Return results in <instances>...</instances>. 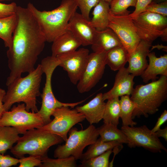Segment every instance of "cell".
Segmentation results:
<instances>
[{
  "label": "cell",
  "instance_id": "cell-13",
  "mask_svg": "<svg viewBox=\"0 0 167 167\" xmlns=\"http://www.w3.org/2000/svg\"><path fill=\"white\" fill-rule=\"evenodd\" d=\"M121 130L126 136L128 141V147H142L153 152H167L166 148L160 140L146 125L138 127L122 126Z\"/></svg>",
  "mask_w": 167,
  "mask_h": 167
},
{
  "label": "cell",
  "instance_id": "cell-22",
  "mask_svg": "<svg viewBox=\"0 0 167 167\" xmlns=\"http://www.w3.org/2000/svg\"><path fill=\"white\" fill-rule=\"evenodd\" d=\"M92 17L90 22L97 31H102L108 28L109 22L110 3L100 0L94 7Z\"/></svg>",
  "mask_w": 167,
  "mask_h": 167
},
{
  "label": "cell",
  "instance_id": "cell-37",
  "mask_svg": "<svg viewBox=\"0 0 167 167\" xmlns=\"http://www.w3.org/2000/svg\"><path fill=\"white\" fill-rule=\"evenodd\" d=\"M17 6L15 2L8 4L0 2V18L8 17L15 14Z\"/></svg>",
  "mask_w": 167,
  "mask_h": 167
},
{
  "label": "cell",
  "instance_id": "cell-26",
  "mask_svg": "<svg viewBox=\"0 0 167 167\" xmlns=\"http://www.w3.org/2000/svg\"><path fill=\"white\" fill-rule=\"evenodd\" d=\"M17 22L16 13L10 16L0 18V38L8 48L12 43L13 35Z\"/></svg>",
  "mask_w": 167,
  "mask_h": 167
},
{
  "label": "cell",
  "instance_id": "cell-35",
  "mask_svg": "<svg viewBox=\"0 0 167 167\" xmlns=\"http://www.w3.org/2000/svg\"><path fill=\"white\" fill-rule=\"evenodd\" d=\"M19 167H40L42 163L41 158L32 155L27 157L24 156L19 158Z\"/></svg>",
  "mask_w": 167,
  "mask_h": 167
},
{
  "label": "cell",
  "instance_id": "cell-28",
  "mask_svg": "<svg viewBox=\"0 0 167 167\" xmlns=\"http://www.w3.org/2000/svg\"><path fill=\"white\" fill-rule=\"evenodd\" d=\"M120 118L119 97H114L108 99L106 103L102 118L104 124H112L117 126L119 124Z\"/></svg>",
  "mask_w": 167,
  "mask_h": 167
},
{
  "label": "cell",
  "instance_id": "cell-32",
  "mask_svg": "<svg viewBox=\"0 0 167 167\" xmlns=\"http://www.w3.org/2000/svg\"><path fill=\"white\" fill-rule=\"evenodd\" d=\"M76 160L72 156L64 158L53 159L48 156L42 159L40 167H75L77 165Z\"/></svg>",
  "mask_w": 167,
  "mask_h": 167
},
{
  "label": "cell",
  "instance_id": "cell-8",
  "mask_svg": "<svg viewBox=\"0 0 167 167\" xmlns=\"http://www.w3.org/2000/svg\"><path fill=\"white\" fill-rule=\"evenodd\" d=\"M131 18L141 40L152 43L161 37L163 41H167V17L145 11Z\"/></svg>",
  "mask_w": 167,
  "mask_h": 167
},
{
  "label": "cell",
  "instance_id": "cell-19",
  "mask_svg": "<svg viewBox=\"0 0 167 167\" xmlns=\"http://www.w3.org/2000/svg\"><path fill=\"white\" fill-rule=\"evenodd\" d=\"M149 63L140 75L143 82L147 84L150 80L154 81L158 75L167 76V54L157 57L154 52H149L148 55Z\"/></svg>",
  "mask_w": 167,
  "mask_h": 167
},
{
  "label": "cell",
  "instance_id": "cell-30",
  "mask_svg": "<svg viewBox=\"0 0 167 167\" xmlns=\"http://www.w3.org/2000/svg\"><path fill=\"white\" fill-rule=\"evenodd\" d=\"M137 0H112L110 2V13L114 15L129 14L127 9L135 7Z\"/></svg>",
  "mask_w": 167,
  "mask_h": 167
},
{
  "label": "cell",
  "instance_id": "cell-17",
  "mask_svg": "<svg viewBox=\"0 0 167 167\" xmlns=\"http://www.w3.org/2000/svg\"><path fill=\"white\" fill-rule=\"evenodd\" d=\"M151 43L141 40L133 51L129 55L127 68L129 72L135 76H140L148 65L147 57Z\"/></svg>",
  "mask_w": 167,
  "mask_h": 167
},
{
  "label": "cell",
  "instance_id": "cell-18",
  "mask_svg": "<svg viewBox=\"0 0 167 167\" xmlns=\"http://www.w3.org/2000/svg\"><path fill=\"white\" fill-rule=\"evenodd\" d=\"M105 104L103 99V93H100L86 104L76 107L75 109L92 125L97 123L102 119Z\"/></svg>",
  "mask_w": 167,
  "mask_h": 167
},
{
  "label": "cell",
  "instance_id": "cell-16",
  "mask_svg": "<svg viewBox=\"0 0 167 167\" xmlns=\"http://www.w3.org/2000/svg\"><path fill=\"white\" fill-rule=\"evenodd\" d=\"M116 75L115 81L112 88L103 94L104 101L114 97L131 95L134 89L135 76L124 67L119 70Z\"/></svg>",
  "mask_w": 167,
  "mask_h": 167
},
{
  "label": "cell",
  "instance_id": "cell-12",
  "mask_svg": "<svg viewBox=\"0 0 167 167\" xmlns=\"http://www.w3.org/2000/svg\"><path fill=\"white\" fill-rule=\"evenodd\" d=\"M108 28L116 34L129 55L141 41L129 14L114 15L110 13Z\"/></svg>",
  "mask_w": 167,
  "mask_h": 167
},
{
  "label": "cell",
  "instance_id": "cell-14",
  "mask_svg": "<svg viewBox=\"0 0 167 167\" xmlns=\"http://www.w3.org/2000/svg\"><path fill=\"white\" fill-rule=\"evenodd\" d=\"M89 52L88 49L82 48L56 56L60 61L59 66L67 72L71 82L74 84L78 83L82 74Z\"/></svg>",
  "mask_w": 167,
  "mask_h": 167
},
{
  "label": "cell",
  "instance_id": "cell-20",
  "mask_svg": "<svg viewBox=\"0 0 167 167\" xmlns=\"http://www.w3.org/2000/svg\"><path fill=\"white\" fill-rule=\"evenodd\" d=\"M52 43V55L55 57L75 50L82 45L79 40L68 29L57 37Z\"/></svg>",
  "mask_w": 167,
  "mask_h": 167
},
{
  "label": "cell",
  "instance_id": "cell-10",
  "mask_svg": "<svg viewBox=\"0 0 167 167\" xmlns=\"http://www.w3.org/2000/svg\"><path fill=\"white\" fill-rule=\"evenodd\" d=\"M54 119L39 128L61 137L66 141L69 131L75 124L85 119L84 115L75 109L62 106L56 109L52 115Z\"/></svg>",
  "mask_w": 167,
  "mask_h": 167
},
{
  "label": "cell",
  "instance_id": "cell-36",
  "mask_svg": "<svg viewBox=\"0 0 167 167\" xmlns=\"http://www.w3.org/2000/svg\"><path fill=\"white\" fill-rule=\"evenodd\" d=\"M167 0H137L135 9L129 15L131 18L136 16L140 13L145 11L146 6L152 2L155 3H160Z\"/></svg>",
  "mask_w": 167,
  "mask_h": 167
},
{
  "label": "cell",
  "instance_id": "cell-4",
  "mask_svg": "<svg viewBox=\"0 0 167 167\" xmlns=\"http://www.w3.org/2000/svg\"><path fill=\"white\" fill-rule=\"evenodd\" d=\"M131 100L135 107L132 114L136 117H145L155 114L167 99V76L161 75L158 80L145 85H138L134 88Z\"/></svg>",
  "mask_w": 167,
  "mask_h": 167
},
{
  "label": "cell",
  "instance_id": "cell-2",
  "mask_svg": "<svg viewBox=\"0 0 167 167\" xmlns=\"http://www.w3.org/2000/svg\"><path fill=\"white\" fill-rule=\"evenodd\" d=\"M43 73L39 64L28 75L16 78L7 86V90L2 101L5 110L8 111L15 103L23 102L27 111L38 112L36 99L41 94L40 88Z\"/></svg>",
  "mask_w": 167,
  "mask_h": 167
},
{
  "label": "cell",
  "instance_id": "cell-7",
  "mask_svg": "<svg viewBox=\"0 0 167 167\" xmlns=\"http://www.w3.org/2000/svg\"><path fill=\"white\" fill-rule=\"evenodd\" d=\"M68 133L69 137L65 143L59 145L55 150V158L72 156L76 160L80 159L84 148L94 143L99 136L97 128L92 124L84 130L79 131L76 128L72 127Z\"/></svg>",
  "mask_w": 167,
  "mask_h": 167
},
{
  "label": "cell",
  "instance_id": "cell-42",
  "mask_svg": "<svg viewBox=\"0 0 167 167\" xmlns=\"http://www.w3.org/2000/svg\"><path fill=\"white\" fill-rule=\"evenodd\" d=\"M104 1H105L109 3H110V2L112 0H103Z\"/></svg>",
  "mask_w": 167,
  "mask_h": 167
},
{
  "label": "cell",
  "instance_id": "cell-1",
  "mask_svg": "<svg viewBox=\"0 0 167 167\" xmlns=\"http://www.w3.org/2000/svg\"><path fill=\"white\" fill-rule=\"evenodd\" d=\"M17 22L10 47L6 52L10 70L6 84H10L25 72L35 69L38 56L43 51L46 40L34 18L27 8L18 6Z\"/></svg>",
  "mask_w": 167,
  "mask_h": 167
},
{
  "label": "cell",
  "instance_id": "cell-39",
  "mask_svg": "<svg viewBox=\"0 0 167 167\" xmlns=\"http://www.w3.org/2000/svg\"><path fill=\"white\" fill-rule=\"evenodd\" d=\"M167 120V111L165 110L160 117L158 118L157 122L154 127L151 130L154 133L160 128L161 126Z\"/></svg>",
  "mask_w": 167,
  "mask_h": 167
},
{
  "label": "cell",
  "instance_id": "cell-27",
  "mask_svg": "<svg viewBox=\"0 0 167 167\" xmlns=\"http://www.w3.org/2000/svg\"><path fill=\"white\" fill-rule=\"evenodd\" d=\"M14 127L9 126H0V153L4 154L17 143L19 136Z\"/></svg>",
  "mask_w": 167,
  "mask_h": 167
},
{
  "label": "cell",
  "instance_id": "cell-21",
  "mask_svg": "<svg viewBox=\"0 0 167 167\" xmlns=\"http://www.w3.org/2000/svg\"><path fill=\"white\" fill-rule=\"evenodd\" d=\"M121 45H122L116 34L108 28L102 31L96 30L91 48L93 52H108Z\"/></svg>",
  "mask_w": 167,
  "mask_h": 167
},
{
  "label": "cell",
  "instance_id": "cell-23",
  "mask_svg": "<svg viewBox=\"0 0 167 167\" xmlns=\"http://www.w3.org/2000/svg\"><path fill=\"white\" fill-rule=\"evenodd\" d=\"M129 54L122 45L116 47L107 52L106 64L114 71H118L125 67L128 62Z\"/></svg>",
  "mask_w": 167,
  "mask_h": 167
},
{
  "label": "cell",
  "instance_id": "cell-9",
  "mask_svg": "<svg viewBox=\"0 0 167 167\" xmlns=\"http://www.w3.org/2000/svg\"><path fill=\"white\" fill-rule=\"evenodd\" d=\"M45 125L37 112L27 111L24 103L14 105L10 111H5L0 119V126H9L15 128L19 134L28 131L40 128Z\"/></svg>",
  "mask_w": 167,
  "mask_h": 167
},
{
  "label": "cell",
  "instance_id": "cell-6",
  "mask_svg": "<svg viewBox=\"0 0 167 167\" xmlns=\"http://www.w3.org/2000/svg\"><path fill=\"white\" fill-rule=\"evenodd\" d=\"M59 64L60 61L58 58L52 55L44 58L40 64L43 73L45 75L46 79L42 93L41 94L42 98L41 107L37 112L42 118L45 125L52 120L51 117L57 108L67 106L73 108L85 100L73 103H64L60 102L55 98L52 89L51 79L54 70L59 66Z\"/></svg>",
  "mask_w": 167,
  "mask_h": 167
},
{
  "label": "cell",
  "instance_id": "cell-5",
  "mask_svg": "<svg viewBox=\"0 0 167 167\" xmlns=\"http://www.w3.org/2000/svg\"><path fill=\"white\" fill-rule=\"evenodd\" d=\"M23 135L10 149L11 152L18 159L28 154L42 160L48 156L50 147L63 141L60 136L39 128L28 130Z\"/></svg>",
  "mask_w": 167,
  "mask_h": 167
},
{
  "label": "cell",
  "instance_id": "cell-38",
  "mask_svg": "<svg viewBox=\"0 0 167 167\" xmlns=\"http://www.w3.org/2000/svg\"><path fill=\"white\" fill-rule=\"evenodd\" d=\"M19 163V159L18 158L0 153V167H10L17 165Z\"/></svg>",
  "mask_w": 167,
  "mask_h": 167
},
{
  "label": "cell",
  "instance_id": "cell-11",
  "mask_svg": "<svg viewBox=\"0 0 167 167\" xmlns=\"http://www.w3.org/2000/svg\"><path fill=\"white\" fill-rule=\"evenodd\" d=\"M107 52H93L89 54L84 70L77 84L80 93L89 91L101 79L106 65Z\"/></svg>",
  "mask_w": 167,
  "mask_h": 167
},
{
  "label": "cell",
  "instance_id": "cell-40",
  "mask_svg": "<svg viewBox=\"0 0 167 167\" xmlns=\"http://www.w3.org/2000/svg\"><path fill=\"white\" fill-rule=\"evenodd\" d=\"M6 92L4 90L0 88V119L4 112L5 111L4 108L2 101Z\"/></svg>",
  "mask_w": 167,
  "mask_h": 167
},
{
  "label": "cell",
  "instance_id": "cell-33",
  "mask_svg": "<svg viewBox=\"0 0 167 167\" xmlns=\"http://www.w3.org/2000/svg\"><path fill=\"white\" fill-rule=\"evenodd\" d=\"M100 0H75L78 7L80 10L81 14L87 20L90 21V13L91 10L94 7Z\"/></svg>",
  "mask_w": 167,
  "mask_h": 167
},
{
  "label": "cell",
  "instance_id": "cell-31",
  "mask_svg": "<svg viewBox=\"0 0 167 167\" xmlns=\"http://www.w3.org/2000/svg\"><path fill=\"white\" fill-rule=\"evenodd\" d=\"M112 149L109 150L102 154L87 160L81 161V167H109V159L113 152Z\"/></svg>",
  "mask_w": 167,
  "mask_h": 167
},
{
  "label": "cell",
  "instance_id": "cell-43",
  "mask_svg": "<svg viewBox=\"0 0 167 167\" xmlns=\"http://www.w3.org/2000/svg\"><path fill=\"white\" fill-rule=\"evenodd\" d=\"M12 0H0V1H12Z\"/></svg>",
  "mask_w": 167,
  "mask_h": 167
},
{
  "label": "cell",
  "instance_id": "cell-3",
  "mask_svg": "<svg viewBox=\"0 0 167 167\" xmlns=\"http://www.w3.org/2000/svg\"><path fill=\"white\" fill-rule=\"evenodd\" d=\"M78 6L75 0H62L60 6L51 11H41L29 3L27 8L37 22L46 42H52L67 29L68 23Z\"/></svg>",
  "mask_w": 167,
  "mask_h": 167
},
{
  "label": "cell",
  "instance_id": "cell-34",
  "mask_svg": "<svg viewBox=\"0 0 167 167\" xmlns=\"http://www.w3.org/2000/svg\"><path fill=\"white\" fill-rule=\"evenodd\" d=\"M145 11L159 14L167 17V1L160 3L152 2L146 6Z\"/></svg>",
  "mask_w": 167,
  "mask_h": 167
},
{
  "label": "cell",
  "instance_id": "cell-41",
  "mask_svg": "<svg viewBox=\"0 0 167 167\" xmlns=\"http://www.w3.org/2000/svg\"><path fill=\"white\" fill-rule=\"evenodd\" d=\"M156 136L158 137L163 138L166 141H167V127L164 128L160 129L155 132Z\"/></svg>",
  "mask_w": 167,
  "mask_h": 167
},
{
  "label": "cell",
  "instance_id": "cell-25",
  "mask_svg": "<svg viewBox=\"0 0 167 167\" xmlns=\"http://www.w3.org/2000/svg\"><path fill=\"white\" fill-rule=\"evenodd\" d=\"M121 145L122 143L116 141L105 142L99 138L94 143L89 145L87 151L83 154L80 159L81 161L87 160Z\"/></svg>",
  "mask_w": 167,
  "mask_h": 167
},
{
  "label": "cell",
  "instance_id": "cell-29",
  "mask_svg": "<svg viewBox=\"0 0 167 167\" xmlns=\"http://www.w3.org/2000/svg\"><path fill=\"white\" fill-rule=\"evenodd\" d=\"M120 118L122 121V126H133L137 123L133 120L132 116L135 107V103L131 100L130 96H121L119 99Z\"/></svg>",
  "mask_w": 167,
  "mask_h": 167
},
{
  "label": "cell",
  "instance_id": "cell-15",
  "mask_svg": "<svg viewBox=\"0 0 167 167\" xmlns=\"http://www.w3.org/2000/svg\"><path fill=\"white\" fill-rule=\"evenodd\" d=\"M67 29L74 34L83 46L92 45L96 31L90 21L76 11L70 20Z\"/></svg>",
  "mask_w": 167,
  "mask_h": 167
},
{
  "label": "cell",
  "instance_id": "cell-24",
  "mask_svg": "<svg viewBox=\"0 0 167 167\" xmlns=\"http://www.w3.org/2000/svg\"><path fill=\"white\" fill-rule=\"evenodd\" d=\"M97 131L102 141L105 142L116 141L121 143L127 144V138L121 130L117 126L111 124H104L97 128Z\"/></svg>",
  "mask_w": 167,
  "mask_h": 167
}]
</instances>
